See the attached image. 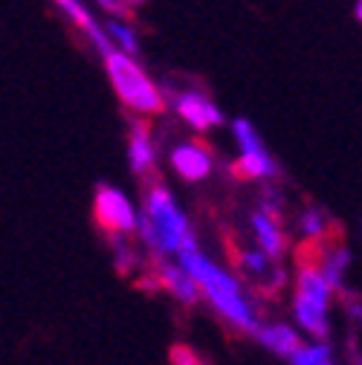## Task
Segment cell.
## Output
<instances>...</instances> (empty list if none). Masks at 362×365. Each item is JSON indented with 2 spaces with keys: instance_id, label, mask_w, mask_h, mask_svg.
Segmentation results:
<instances>
[{
  "instance_id": "obj_1",
  "label": "cell",
  "mask_w": 362,
  "mask_h": 365,
  "mask_svg": "<svg viewBox=\"0 0 362 365\" xmlns=\"http://www.w3.org/2000/svg\"><path fill=\"white\" fill-rule=\"evenodd\" d=\"M180 264L192 272L203 302L226 328H232L235 334H244V336H255L264 316L252 287H247V282L241 279V272L235 267L220 264L200 244L180 255Z\"/></svg>"
},
{
  "instance_id": "obj_2",
  "label": "cell",
  "mask_w": 362,
  "mask_h": 365,
  "mask_svg": "<svg viewBox=\"0 0 362 365\" xmlns=\"http://www.w3.org/2000/svg\"><path fill=\"white\" fill-rule=\"evenodd\" d=\"M137 241L151 258H180L197 247V235L189 212L180 206L177 195L160 180L145 182L140 197V230Z\"/></svg>"
},
{
  "instance_id": "obj_3",
  "label": "cell",
  "mask_w": 362,
  "mask_h": 365,
  "mask_svg": "<svg viewBox=\"0 0 362 365\" xmlns=\"http://www.w3.org/2000/svg\"><path fill=\"white\" fill-rule=\"evenodd\" d=\"M102 67L119 105L133 119H151L168 110V90H162V84L140 64L137 56L110 50L102 56Z\"/></svg>"
},
{
  "instance_id": "obj_4",
  "label": "cell",
  "mask_w": 362,
  "mask_h": 365,
  "mask_svg": "<svg viewBox=\"0 0 362 365\" xmlns=\"http://www.w3.org/2000/svg\"><path fill=\"white\" fill-rule=\"evenodd\" d=\"M336 296L339 290L325 279L316 261H301L293 272L290 287V322L307 339H328Z\"/></svg>"
},
{
  "instance_id": "obj_5",
  "label": "cell",
  "mask_w": 362,
  "mask_h": 365,
  "mask_svg": "<svg viewBox=\"0 0 362 365\" xmlns=\"http://www.w3.org/2000/svg\"><path fill=\"white\" fill-rule=\"evenodd\" d=\"M229 133H232V143H235V174L247 182H279V160L273 157V151L267 148L261 130L255 128L252 119L238 116L229 122Z\"/></svg>"
},
{
  "instance_id": "obj_6",
  "label": "cell",
  "mask_w": 362,
  "mask_h": 365,
  "mask_svg": "<svg viewBox=\"0 0 362 365\" xmlns=\"http://www.w3.org/2000/svg\"><path fill=\"white\" fill-rule=\"evenodd\" d=\"M93 217L108 238H137L140 203L113 182H102L93 192Z\"/></svg>"
},
{
  "instance_id": "obj_7",
  "label": "cell",
  "mask_w": 362,
  "mask_h": 365,
  "mask_svg": "<svg viewBox=\"0 0 362 365\" xmlns=\"http://www.w3.org/2000/svg\"><path fill=\"white\" fill-rule=\"evenodd\" d=\"M168 110L195 133H212L226 125L220 105L200 87H177L168 90Z\"/></svg>"
},
{
  "instance_id": "obj_8",
  "label": "cell",
  "mask_w": 362,
  "mask_h": 365,
  "mask_svg": "<svg viewBox=\"0 0 362 365\" xmlns=\"http://www.w3.org/2000/svg\"><path fill=\"white\" fill-rule=\"evenodd\" d=\"M165 163H168L171 174L180 182H189V186L212 180V174L217 168V157L203 140H177V143H171L168 154H165Z\"/></svg>"
},
{
  "instance_id": "obj_9",
  "label": "cell",
  "mask_w": 362,
  "mask_h": 365,
  "mask_svg": "<svg viewBox=\"0 0 362 365\" xmlns=\"http://www.w3.org/2000/svg\"><path fill=\"white\" fill-rule=\"evenodd\" d=\"M125 157H128V168L137 180L151 182L160 165V145L157 136L151 130V125L145 119H133L128 128V140H125Z\"/></svg>"
},
{
  "instance_id": "obj_10",
  "label": "cell",
  "mask_w": 362,
  "mask_h": 365,
  "mask_svg": "<svg viewBox=\"0 0 362 365\" xmlns=\"http://www.w3.org/2000/svg\"><path fill=\"white\" fill-rule=\"evenodd\" d=\"M151 261H154L151 279H154L157 290L168 293L177 304H183V307H195V304L203 302L197 282L192 279V272L180 264V258H151Z\"/></svg>"
},
{
  "instance_id": "obj_11",
  "label": "cell",
  "mask_w": 362,
  "mask_h": 365,
  "mask_svg": "<svg viewBox=\"0 0 362 365\" xmlns=\"http://www.w3.org/2000/svg\"><path fill=\"white\" fill-rule=\"evenodd\" d=\"M50 4L61 12V18L70 26H76L87 38V43L99 53V58L105 53H110V41H108V32H105V18H99L96 6L90 4V0H50Z\"/></svg>"
},
{
  "instance_id": "obj_12",
  "label": "cell",
  "mask_w": 362,
  "mask_h": 365,
  "mask_svg": "<svg viewBox=\"0 0 362 365\" xmlns=\"http://www.w3.org/2000/svg\"><path fill=\"white\" fill-rule=\"evenodd\" d=\"M249 235H252V244L258 250L273 255L276 261H284L287 247H290V235L284 230V215H276V212H267V209L255 206L249 212Z\"/></svg>"
},
{
  "instance_id": "obj_13",
  "label": "cell",
  "mask_w": 362,
  "mask_h": 365,
  "mask_svg": "<svg viewBox=\"0 0 362 365\" xmlns=\"http://www.w3.org/2000/svg\"><path fill=\"white\" fill-rule=\"evenodd\" d=\"M304 339H307V336H304L293 322H287V319H264L261 328L255 331V342H258L264 351H269L273 356L284 359V362L301 348Z\"/></svg>"
},
{
  "instance_id": "obj_14",
  "label": "cell",
  "mask_w": 362,
  "mask_h": 365,
  "mask_svg": "<svg viewBox=\"0 0 362 365\" xmlns=\"http://www.w3.org/2000/svg\"><path fill=\"white\" fill-rule=\"evenodd\" d=\"M331 232H333V220L325 209L319 206H301L299 215H296V235L307 244V247H322L331 241Z\"/></svg>"
},
{
  "instance_id": "obj_15",
  "label": "cell",
  "mask_w": 362,
  "mask_h": 365,
  "mask_svg": "<svg viewBox=\"0 0 362 365\" xmlns=\"http://www.w3.org/2000/svg\"><path fill=\"white\" fill-rule=\"evenodd\" d=\"M316 267L325 272V279L342 293L345 287V279H348V269H351V250L345 244H336V241H328L322 247H316Z\"/></svg>"
},
{
  "instance_id": "obj_16",
  "label": "cell",
  "mask_w": 362,
  "mask_h": 365,
  "mask_svg": "<svg viewBox=\"0 0 362 365\" xmlns=\"http://www.w3.org/2000/svg\"><path fill=\"white\" fill-rule=\"evenodd\" d=\"M105 32H108V41H110V50L116 53H125V56H137L140 58V29L128 18V12L122 15H110L105 18Z\"/></svg>"
},
{
  "instance_id": "obj_17",
  "label": "cell",
  "mask_w": 362,
  "mask_h": 365,
  "mask_svg": "<svg viewBox=\"0 0 362 365\" xmlns=\"http://www.w3.org/2000/svg\"><path fill=\"white\" fill-rule=\"evenodd\" d=\"M108 244H110L113 267L122 272V276H130V272H140L145 250L140 247V241H137V238H108Z\"/></svg>"
},
{
  "instance_id": "obj_18",
  "label": "cell",
  "mask_w": 362,
  "mask_h": 365,
  "mask_svg": "<svg viewBox=\"0 0 362 365\" xmlns=\"http://www.w3.org/2000/svg\"><path fill=\"white\" fill-rule=\"evenodd\" d=\"M287 365H339V356L328 339H304Z\"/></svg>"
},
{
  "instance_id": "obj_19",
  "label": "cell",
  "mask_w": 362,
  "mask_h": 365,
  "mask_svg": "<svg viewBox=\"0 0 362 365\" xmlns=\"http://www.w3.org/2000/svg\"><path fill=\"white\" fill-rule=\"evenodd\" d=\"M90 4H93L96 12H102L105 18H110V15H122V12H125L122 0H90Z\"/></svg>"
},
{
  "instance_id": "obj_20",
  "label": "cell",
  "mask_w": 362,
  "mask_h": 365,
  "mask_svg": "<svg viewBox=\"0 0 362 365\" xmlns=\"http://www.w3.org/2000/svg\"><path fill=\"white\" fill-rule=\"evenodd\" d=\"M348 313H351L353 322L362 325V299H359V302H351V304H348Z\"/></svg>"
},
{
  "instance_id": "obj_21",
  "label": "cell",
  "mask_w": 362,
  "mask_h": 365,
  "mask_svg": "<svg viewBox=\"0 0 362 365\" xmlns=\"http://www.w3.org/2000/svg\"><path fill=\"white\" fill-rule=\"evenodd\" d=\"M148 4V0H122V6H125V12L130 15V12H137V9H143Z\"/></svg>"
},
{
  "instance_id": "obj_22",
  "label": "cell",
  "mask_w": 362,
  "mask_h": 365,
  "mask_svg": "<svg viewBox=\"0 0 362 365\" xmlns=\"http://www.w3.org/2000/svg\"><path fill=\"white\" fill-rule=\"evenodd\" d=\"M353 18L362 24V0H356V4H353Z\"/></svg>"
}]
</instances>
